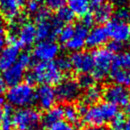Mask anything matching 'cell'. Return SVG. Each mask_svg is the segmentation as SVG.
<instances>
[{"instance_id":"cb8c5ba5","label":"cell","mask_w":130,"mask_h":130,"mask_svg":"<svg viewBox=\"0 0 130 130\" xmlns=\"http://www.w3.org/2000/svg\"><path fill=\"white\" fill-rule=\"evenodd\" d=\"M63 114L64 118H66V122L70 123L71 124H77L80 121V113L79 111L77 106L71 104H68L65 107H63Z\"/></svg>"},{"instance_id":"30bf717a","label":"cell","mask_w":130,"mask_h":130,"mask_svg":"<svg viewBox=\"0 0 130 130\" xmlns=\"http://www.w3.org/2000/svg\"><path fill=\"white\" fill-rule=\"evenodd\" d=\"M71 68L80 74H88L93 71V57L87 51L80 50L74 52L69 58Z\"/></svg>"},{"instance_id":"484cf974","label":"cell","mask_w":130,"mask_h":130,"mask_svg":"<svg viewBox=\"0 0 130 130\" xmlns=\"http://www.w3.org/2000/svg\"><path fill=\"white\" fill-rule=\"evenodd\" d=\"M55 19L59 22L61 26L68 25L73 22L75 18V15L73 12L66 7H62L57 10L56 16L54 17Z\"/></svg>"},{"instance_id":"4316f807","label":"cell","mask_w":130,"mask_h":130,"mask_svg":"<svg viewBox=\"0 0 130 130\" xmlns=\"http://www.w3.org/2000/svg\"><path fill=\"white\" fill-rule=\"evenodd\" d=\"M112 68H122L130 69V52H121L114 57Z\"/></svg>"},{"instance_id":"d590c367","label":"cell","mask_w":130,"mask_h":130,"mask_svg":"<svg viewBox=\"0 0 130 130\" xmlns=\"http://www.w3.org/2000/svg\"><path fill=\"white\" fill-rule=\"evenodd\" d=\"M107 49L110 51L112 54H114V53L119 54L122 52L123 50H124V44L118 42V41H115V40H112L111 42L109 43Z\"/></svg>"},{"instance_id":"44dd1931","label":"cell","mask_w":130,"mask_h":130,"mask_svg":"<svg viewBox=\"0 0 130 130\" xmlns=\"http://www.w3.org/2000/svg\"><path fill=\"white\" fill-rule=\"evenodd\" d=\"M64 118L63 107L61 106H53L47 109L46 112L42 117V123L46 127H50L56 123L61 121Z\"/></svg>"},{"instance_id":"7bdbcfd3","label":"cell","mask_w":130,"mask_h":130,"mask_svg":"<svg viewBox=\"0 0 130 130\" xmlns=\"http://www.w3.org/2000/svg\"><path fill=\"white\" fill-rule=\"evenodd\" d=\"M89 1H90V5L94 7H97L99 5L102 4L103 3H104V0H89Z\"/></svg>"},{"instance_id":"9a60e30c","label":"cell","mask_w":130,"mask_h":130,"mask_svg":"<svg viewBox=\"0 0 130 130\" xmlns=\"http://www.w3.org/2000/svg\"><path fill=\"white\" fill-rule=\"evenodd\" d=\"M109 40V35L105 27L95 26L89 30L85 45L90 49H99L107 43Z\"/></svg>"},{"instance_id":"f35d334b","label":"cell","mask_w":130,"mask_h":130,"mask_svg":"<svg viewBox=\"0 0 130 130\" xmlns=\"http://www.w3.org/2000/svg\"><path fill=\"white\" fill-rule=\"evenodd\" d=\"M7 43H8V41H7V37L1 32L0 33V53H1L3 50L6 47Z\"/></svg>"},{"instance_id":"74e56055","label":"cell","mask_w":130,"mask_h":130,"mask_svg":"<svg viewBox=\"0 0 130 130\" xmlns=\"http://www.w3.org/2000/svg\"><path fill=\"white\" fill-rule=\"evenodd\" d=\"M80 23H82L84 26H86L87 28L90 29L94 23V19L93 15L89 14L88 13V14L85 15L84 17H82V20L80 21Z\"/></svg>"},{"instance_id":"e0dca14e","label":"cell","mask_w":130,"mask_h":130,"mask_svg":"<svg viewBox=\"0 0 130 130\" xmlns=\"http://www.w3.org/2000/svg\"><path fill=\"white\" fill-rule=\"evenodd\" d=\"M19 45L16 44H10L6 46L0 53V70L4 71L14 65L20 55Z\"/></svg>"},{"instance_id":"5b68a950","label":"cell","mask_w":130,"mask_h":130,"mask_svg":"<svg viewBox=\"0 0 130 130\" xmlns=\"http://www.w3.org/2000/svg\"><path fill=\"white\" fill-rule=\"evenodd\" d=\"M13 123L18 130H42V115L32 107L18 109L13 113Z\"/></svg>"},{"instance_id":"d4e9b609","label":"cell","mask_w":130,"mask_h":130,"mask_svg":"<svg viewBox=\"0 0 130 130\" xmlns=\"http://www.w3.org/2000/svg\"><path fill=\"white\" fill-rule=\"evenodd\" d=\"M13 109L11 105L3 106V114L0 120V130H13Z\"/></svg>"},{"instance_id":"b9f144b4","label":"cell","mask_w":130,"mask_h":130,"mask_svg":"<svg viewBox=\"0 0 130 130\" xmlns=\"http://www.w3.org/2000/svg\"><path fill=\"white\" fill-rule=\"evenodd\" d=\"M82 130H109L104 126H89L87 128H85Z\"/></svg>"},{"instance_id":"8d00e7d4","label":"cell","mask_w":130,"mask_h":130,"mask_svg":"<svg viewBox=\"0 0 130 130\" xmlns=\"http://www.w3.org/2000/svg\"><path fill=\"white\" fill-rule=\"evenodd\" d=\"M18 62H19L20 63H22L23 66L27 68L32 62V57L27 53L20 54L19 58L18 59Z\"/></svg>"},{"instance_id":"8992f818","label":"cell","mask_w":130,"mask_h":130,"mask_svg":"<svg viewBox=\"0 0 130 130\" xmlns=\"http://www.w3.org/2000/svg\"><path fill=\"white\" fill-rule=\"evenodd\" d=\"M94 68L92 71V76L94 80H104L110 73L114 55L108 49L99 48L92 54Z\"/></svg>"},{"instance_id":"ba28073f","label":"cell","mask_w":130,"mask_h":130,"mask_svg":"<svg viewBox=\"0 0 130 130\" xmlns=\"http://www.w3.org/2000/svg\"><path fill=\"white\" fill-rule=\"evenodd\" d=\"M103 96L106 102L116 106H126L130 102V91L118 84H110L104 89Z\"/></svg>"},{"instance_id":"52a82bcc","label":"cell","mask_w":130,"mask_h":130,"mask_svg":"<svg viewBox=\"0 0 130 130\" xmlns=\"http://www.w3.org/2000/svg\"><path fill=\"white\" fill-rule=\"evenodd\" d=\"M55 91L58 101L62 103L71 104L80 97L81 88L77 81L70 78L62 80L60 83H58Z\"/></svg>"},{"instance_id":"f546056e","label":"cell","mask_w":130,"mask_h":130,"mask_svg":"<svg viewBox=\"0 0 130 130\" xmlns=\"http://www.w3.org/2000/svg\"><path fill=\"white\" fill-rule=\"evenodd\" d=\"M115 19L121 22H126L130 19V9L124 7H119V8L114 12Z\"/></svg>"},{"instance_id":"5bb4252c","label":"cell","mask_w":130,"mask_h":130,"mask_svg":"<svg viewBox=\"0 0 130 130\" xmlns=\"http://www.w3.org/2000/svg\"><path fill=\"white\" fill-rule=\"evenodd\" d=\"M74 35L69 41L65 44L66 48L72 52H77L83 50L85 46V40L89 33V28L79 22L74 26Z\"/></svg>"},{"instance_id":"1f68e13d","label":"cell","mask_w":130,"mask_h":130,"mask_svg":"<svg viewBox=\"0 0 130 130\" xmlns=\"http://www.w3.org/2000/svg\"><path fill=\"white\" fill-rule=\"evenodd\" d=\"M125 121L126 120L124 119V116L121 115L120 113H119L111 121L113 130H124Z\"/></svg>"},{"instance_id":"bcb514c9","label":"cell","mask_w":130,"mask_h":130,"mask_svg":"<svg viewBox=\"0 0 130 130\" xmlns=\"http://www.w3.org/2000/svg\"><path fill=\"white\" fill-rule=\"evenodd\" d=\"M124 130H130V116L128 119L125 121V124L124 127Z\"/></svg>"},{"instance_id":"83f0119b","label":"cell","mask_w":130,"mask_h":130,"mask_svg":"<svg viewBox=\"0 0 130 130\" xmlns=\"http://www.w3.org/2000/svg\"><path fill=\"white\" fill-rule=\"evenodd\" d=\"M74 26L68 24V25L63 26L59 30L58 33V39H59L60 42L62 44H66L69 40L72 38V36L74 35Z\"/></svg>"},{"instance_id":"603a6c76","label":"cell","mask_w":130,"mask_h":130,"mask_svg":"<svg viewBox=\"0 0 130 130\" xmlns=\"http://www.w3.org/2000/svg\"><path fill=\"white\" fill-rule=\"evenodd\" d=\"M90 3L89 0H69L68 8L75 16L84 17L89 13L90 9Z\"/></svg>"},{"instance_id":"ab89813d","label":"cell","mask_w":130,"mask_h":130,"mask_svg":"<svg viewBox=\"0 0 130 130\" xmlns=\"http://www.w3.org/2000/svg\"><path fill=\"white\" fill-rule=\"evenodd\" d=\"M109 3L112 5H116L119 8V7H124L126 3H128V0H109Z\"/></svg>"},{"instance_id":"60d3db41","label":"cell","mask_w":130,"mask_h":130,"mask_svg":"<svg viewBox=\"0 0 130 130\" xmlns=\"http://www.w3.org/2000/svg\"><path fill=\"white\" fill-rule=\"evenodd\" d=\"M6 87H7V85L5 83L4 80H3V77L0 76V97H1V95L5 92Z\"/></svg>"},{"instance_id":"277c9868","label":"cell","mask_w":130,"mask_h":130,"mask_svg":"<svg viewBox=\"0 0 130 130\" xmlns=\"http://www.w3.org/2000/svg\"><path fill=\"white\" fill-rule=\"evenodd\" d=\"M35 16L37 39L40 40H52L61 28V25L46 8H41Z\"/></svg>"},{"instance_id":"7c38bea8","label":"cell","mask_w":130,"mask_h":130,"mask_svg":"<svg viewBox=\"0 0 130 130\" xmlns=\"http://www.w3.org/2000/svg\"><path fill=\"white\" fill-rule=\"evenodd\" d=\"M16 37L19 46H32L37 39L36 26L33 23L25 21L18 26L16 32Z\"/></svg>"},{"instance_id":"9c48e42d","label":"cell","mask_w":130,"mask_h":130,"mask_svg":"<svg viewBox=\"0 0 130 130\" xmlns=\"http://www.w3.org/2000/svg\"><path fill=\"white\" fill-rule=\"evenodd\" d=\"M60 46L53 40H41L34 47L33 57L40 62L53 61L60 54Z\"/></svg>"},{"instance_id":"ffe728a7","label":"cell","mask_w":130,"mask_h":130,"mask_svg":"<svg viewBox=\"0 0 130 130\" xmlns=\"http://www.w3.org/2000/svg\"><path fill=\"white\" fill-rule=\"evenodd\" d=\"M110 78L114 84L130 87V69L122 68H111Z\"/></svg>"},{"instance_id":"2e32d148","label":"cell","mask_w":130,"mask_h":130,"mask_svg":"<svg viewBox=\"0 0 130 130\" xmlns=\"http://www.w3.org/2000/svg\"><path fill=\"white\" fill-rule=\"evenodd\" d=\"M26 69V67L17 61L14 65L3 71L2 77L4 80L7 86H15V85L21 83L23 78L25 77Z\"/></svg>"},{"instance_id":"d6986e66","label":"cell","mask_w":130,"mask_h":130,"mask_svg":"<svg viewBox=\"0 0 130 130\" xmlns=\"http://www.w3.org/2000/svg\"><path fill=\"white\" fill-rule=\"evenodd\" d=\"M114 10L110 3H103L102 4L95 7L93 14L94 22L100 24L107 23L114 16Z\"/></svg>"},{"instance_id":"4dcf8cb0","label":"cell","mask_w":130,"mask_h":130,"mask_svg":"<svg viewBox=\"0 0 130 130\" xmlns=\"http://www.w3.org/2000/svg\"><path fill=\"white\" fill-rule=\"evenodd\" d=\"M58 66V68H60V70L63 73H68L70 70H71V64L70 59H68L66 57H60L56 59V61H55Z\"/></svg>"},{"instance_id":"836d02e7","label":"cell","mask_w":130,"mask_h":130,"mask_svg":"<svg viewBox=\"0 0 130 130\" xmlns=\"http://www.w3.org/2000/svg\"><path fill=\"white\" fill-rule=\"evenodd\" d=\"M41 8H42V6L37 0H28V2L26 4V9L27 12L32 15H36Z\"/></svg>"},{"instance_id":"6da1fadb","label":"cell","mask_w":130,"mask_h":130,"mask_svg":"<svg viewBox=\"0 0 130 130\" xmlns=\"http://www.w3.org/2000/svg\"><path fill=\"white\" fill-rule=\"evenodd\" d=\"M64 73L60 70L56 62H39L25 76L27 83L41 85H57L63 80Z\"/></svg>"},{"instance_id":"8fae6325","label":"cell","mask_w":130,"mask_h":130,"mask_svg":"<svg viewBox=\"0 0 130 130\" xmlns=\"http://www.w3.org/2000/svg\"><path fill=\"white\" fill-rule=\"evenodd\" d=\"M105 29L109 38L115 41L124 44L130 38V25L126 22H121L114 18L107 22Z\"/></svg>"},{"instance_id":"c3c4849f","label":"cell","mask_w":130,"mask_h":130,"mask_svg":"<svg viewBox=\"0 0 130 130\" xmlns=\"http://www.w3.org/2000/svg\"><path fill=\"white\" fill-rule=\"evenodd\" d=\"M128 50H129V52H130V38L128 40Z\"/></svg>"},{"instance_id":"7402d4cb","label":"cell","mask_w":130,"mask_h":130,"mask_svg":"<svg viewBox=\"0 0 130 130\" xmlns=\"http://www.w3.org/2000/svg\"><path fill=\"white\" fill-rule=\"evenodd\" d=\"M104 90L100 85H93L85 89L83 95V102L85 105H94L98 103L103 96Z\"/></svg>"},{"instance_id":"681fc988","label":"cell","mask_w":130,"mask_h":130,"mask_svg":"<svg viewBox=\"0 0 130 130\" xmlns=\"http://www.w3.org/2000/svg\"><path fill=\"white\" fill-rule=\"evenodd\" d=\"M128 4H129V6H130V0H128Z\"/></svg>"},{"instance_id":"3957f363","label":"cell","mask_w":130,"mask_h":130,"mask_svg":"<svg viewBox=\"0 0 130 130\" xmlns=\"http://www.w3.org/2000/svg\"><path fill=\"white\" fill-rule=\"evenodd\" d=\"M9 105L18 109L31 107L36 102V91L31 84L21 83L10 87L6 93Z\"/></svg>"},{"instance_id":"ac0fdd59","label":"cell","mask_w":130,"mask_h":130,"mask_svg":"<svg viewBox=\"0 0 130 130\" xmlns=\"http://www.w3.org/2000/svg\"><path fill=\"white\" fill-rule=\"evenodd\" d=\"M23 4V0H2L0 3V8L3 17L10 21L16 19L20 16Z\"/></svg>"},{"instance_id":"ee69618b","label":"cell","mask_w":130,"mask_h":130,"mask_svg":"<svg viewBox=\"0 0 130 130\" xmlns=\"http://www.w3.org/2000/svg\"><path fill=\"white\" fill-rule=\"evenodd\" d=\"M3 114V99L0 97V120L2 119V116Z\"/></svg>"},{"instance_id":"7dc6e473","label":"cell","mask_w":130,"mask_h":130,"mask_svg":"<svg viewBox=\"0 0 130 130\" xmlns=\"http://www.w3.org/2000/svg\"><path fill=\"white\" fill-rule=\"evenodd\" d=\"M125 107H126V109H126V112H127V114L130 116V102H129V103L127 105H126Z\"/></svg>"},{"instance_id":"4fadbf2b","label":"cell","mask_w":130,"mask_h":130,"mask_svg":"<svg viewBox=\"0 0 130 130\" xmlns=\"http://www.w3.org/2000/svg\"><path fill=\"white\" fill-rule=\"evenodd\" d=\"M55 89L48 85H41L36 90V102L42 109H51L56 102Z\"/></svg>"},{"instance_id":"e575fe53","label":"cell","mask_w":130,"mask_h":130,"mask_svg":"<svg viewBox=\"0 0 130 130\" xmlns=\"http://www.w3.org/2000/svg\"><path fill=\"white\" fill-rule=\"evenodd\" d=\"M48 8L52 10H58L59 8L64 7L66 0H43Z\"/></svg>"},{"instance_id":"f1b7e54d","label":"cell","mask_w":130,"mask_h":130,"mask_svg":"<svg viewBox=\"0 0 130 130\" xmlns=\"http://www.w3.org/2000/svg\"><path fill=\"white\" fill-rule=\"evenodd\" d=\"M94 81L95 80L93 77V76L88 73V74H80V76L78 78L77 83L80 85V88L87 89L90 87L93 86Z\"/></svg>"},{"instance_id":"f6af8a7d","label":"cell","mask_w":130,"mask_h":130,"mask_svg":"<svg viewBox=\"0 0 130 130\" xmlns=\"http://www.w3.org/2000/svg\"><path fill=\"white\" fill-rule=\"evenodd\" d=\"M3 27H4V18H3V15L0 14V33L2 32Z\"/></svg>"},{"instance_id":"d6a6232c","label":"cell","mask_w":130,"mask_h":130,"mask_svg":"<svg viewBox=\"0 0 130 130\" xmlns=\"http://www.w3.org/2000/svg\"><path fill=\"white\" fill-rule=\"evenodd\" d=\"M46 130H76L73 124H70L66 121H60L50 127L47 128Z\"/></svg>"},{"instance_id":"7a4b0ae2","label":"cell","mask_w":130,"mask_h":130,"mask_svg":"<svg viewBox=\"0 0 130 130\" xmlns=\"http://www.w3.org/2000/svg\"><path fill=\"white\" fill-rule=\"evenodd\" d=\"M119 113L116 105L105 101L91 105L82 115L84 122L90 126H104L111 122Z\"/></svg>"}]
</instances>
